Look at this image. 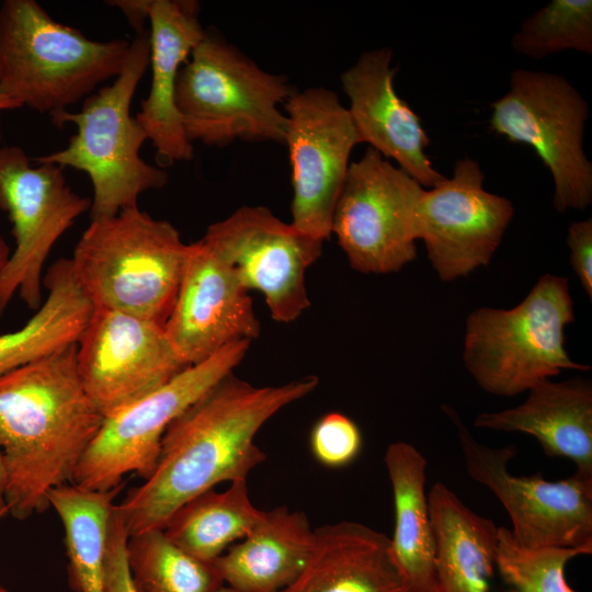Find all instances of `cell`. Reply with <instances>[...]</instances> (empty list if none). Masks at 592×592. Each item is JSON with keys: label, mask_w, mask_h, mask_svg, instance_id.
I'll return each instance as SVG.
<instances>
[{"label": "cell", "mask_w": 592, "mask_h": 592, "mask_svg": "<svg viewBox=\"0 0 592 592\" xmlns=\"http://www.w3.org/2000/svg\"><path fill=\"white\" fill-rule=\"evenodd\" d=\"M3 512L9 513V506L5 502V468L0 448V513Z\"/></svg>", "instance_id": "cell-35"}, {"label": "cell", "mask_w": 592, "mask_h": 592, "mask_svg": "<svg viewBox=\"0 0 592 592\" xmlns=\"http://www.w3.org/2000/svg\"><path fill=\"white\" fill-rule=\"evenodd\" d=\"M293 92L286 77L263 70L234 45L205 31L179 71L175 104L191 143L284 144L286 115L278 105Z\"/></svg>", "instance_id": "cell-7"}, {"label": "cell", "mask_w": 592, "mask_h": 592, "mask_svg": "<svg viewBox=\"0 0 592 592\" xmlns=\"http://www.w3.org/2000/svg\"><path fill=\"white\" fill-rule=\"evenodd\" d=\"M106 3L119 9L137 34L145 33L144 23L148 20V0H113Z\"/></svg>", "instance_id": "cell-34"}, {"label": "cell", "mask_w": 592, "mask_h": 592, "mask_svg": "<svg viewBox=\"0 0 592 592\" xmlns=\"http://www.w3.org/2000/svg\"><path fill=\"white\" fill-rule=\"evenodd\" d=\"M483 182L479 163L465 157L456 161L451 178L421 195L420 239L443 282L487 266L512 220V202L488 192Z\"/></svg>", "instance_id": "cell-16"}, {"label": "cell", "mask_w": 592, "mask_h": 592, "mask_svg": "<svg viewBox=\"0 0 592 592\" xmlns=\"http://www.w3.org/2000/svg\"><path fill=\"white\" fill-rule=\"evenodd\" d=\"M198 12L196 1L148 0L151 84L135 118L155 147L160 166L193 157L175 104V84L181 67L205 34Z\"/></svg>", "instance_id": "cell-19"}, {"label": "cell", "mask_w": 592, "mask_h": 592, "mask_svg": "<svg viewBox=\"0 0 592 592\" xmlns=\"http://www.w3.org/2000/svg\"><path fill=\"white\" fill-rule=\"evenodd\" d=\"M76 350L83 387L104 418L156 390L187 366L163 325L107 308H93Z\"/></svg>", "instance_id": "cell-15"}, {"label": "cell", "mask_w": 592, "mask_h": 592, "mask_svg": "<svg viewBox=\"0 0 592 592\" xmlns=\"http://www.w3.org/2000/svg\"><path fill=\"white\" fill-rule=\"evenodd\" d=\"M574 321L568 280L542 275L510 309L481 307L465 322L463 361L486 392L513 397L563 369L588 371L566 350V327Z\"/></svg>", "instance_id": "cell-6"}, {"label": "cell", "mask_w": 592, "mask_h": 592, "mask_svg": "<svg viewBox=\"0 0 592 592\" xmlns=\"http://www.w3.org/2000/svg\"><path fill=\"white\" fill-rule=\"evenodd\" d=\"M164 331L187 366L231 343L252 342L260 335L249 291L202 239L190 243Z\"/></svg>", "instance_id": "cell-17"}, {"label": "cell", "mask_w": 592, "mask_h": 592, "mask_svg": "<svg viewBox=\"0 0 592 592\" xmlns=\"http://www.w3.org/2000/svg\"><path fill=\"white\" fill-rule=\"evenodd\" d=\"M127 561L136 592H216L224 585L214 562L185 553L162 528L129 536Z\"/></svg>", "instance_id": "cell-28"}, {"label": "cell", "mask_w": 592, "mask_h": 592, "mask_svg": "<svg viewBox=\"0 0 592 592\" xmlns=\"http://www.w3.org/2000/svg\"><path fill=\"white\" fill-rule=\"evenodd\" d=\"M0 135H1V127H0Z\"/></svg>", "instance_id": "cell-40"}, {"label": "cell", "mask_w": 592, "mask_h": 592, "mask_svg": "<svg viewBox=\"0 0 592 592\" xmlns=\"http://www.w3.org/2000/svg\"><path fill=\"white\" fill-rule=\"evenodd\" d=\"M76 344L0 376L5 502L18 520L46 511L49 490L72 482L105 419L81 382Z\"/></svg>", "instance_id": "cell-2"}, {"label": "cell", "mask_w": 592, "mask_h": 592, "mask_svg": "<svg viewBox=\"0 0 592 592\" xmlns=\"http://www.w3.org/2000/svg\"><path fill=\"white\" fill-rule=\"evenodd\" d=\"M315 538L307 515L287 506L264 511L259 524L214 565L224 582L240 592H280L304 568Z\"/></svg>", "instance_id": "cell-22"}, {"label": "cell", "mask_w": 592, "mask_h": 592, "mask_svg": "<svg viewBox=\"0 0 592 592\" xmlns=\"http://www.w3.org/2000/svg\"><path fill=\"white\" fill-rule=\"evenodd\" d=\"M363 437L357 424L341 412L322 415L310 432L314 457L323 466L340 468L353 463L360 455Z\"/></svg>", "instance_id": "cell-31"}, {"label": "cell", "mask_w": 592, "mask_h": 592, "mask_svg": "<svg viewBox=\"0 0 592 592\" xmlns=\"http://www.w3.org/2000/svg\"><path fill=\"white\" fill-rule=\"evenodd\" d=\"M216 592H240V591L224 584Z\"/></svg>", "instance_id": "cell-38"}, {"label": "cell", "mask_w": 592, "mask_h": 592, "mask_svg": "<svg viewBox=\"0 0 592 592\" xmlns=\"http://www.w3.org/2000/svg\"><path fill=\"white\" fill-rule=\"evenodd\" d=\"M8 513H0V521L1 519H3ZM0 592H11L10 590H8L7 588L0 585Z\"/></svg>", "instance_id": "cell-39"}, {"label": "cell", "mask_w": 592, "mask_h": 592, "mask_svg": "<svg viewBox=\"0 0 592 592\" xmlns=\"http://www.w3.org/2000/svg\"><path fill=\"white\" fill-rule=\"evenodd\" d=\"M434 533L435 592H491L499 526L470 510L446 485L428 492Z\"/></svg>", "instance_id": "cell-23"}, {"label": "cell", "mask_w": 592, "mask_h": 592, "mask_svg": "<svg viewBox=\"0 0 592 592\" xmlns=\"http://www.w3.org/2000/svg\"><path fill=\"white\" fill-rule=\"evenodd\" d=\"M391 60L388 47L367 50L341 75L350 101L348 111L360 144L366 143L384 158L395 160L424 189H431L444 177L426 155L430 139L420 117L395 90L399 68L391 67Z\"/></svg>", "instance_id": "cell-18"}, {"label": "cell", "mask_w": 592, "mask_h": 592, "mask_svg": "<svg viewBox=\"0 0 592 592\" xmlns=\"http://www.w3.org/2000/svg\"><path fill=\"white\" fill-rule=\"evenodd\" d=\"M202 241L237 275L264 296L272 319L295 321L309 306L306 272L323 242L277 218L264 206H241L208 226Z\"/></svg>", "instance_id": "cell-13"}, {"label": "cell", "mask_w": 592, "mask_h": 592, "mask_svg": "<svg viewBox=\"0 0 592 592\" xmlns=\"http://www.w3.org/2000/svg\"><path fill=\"white\" fill-rule=\"evenodd\" d=\"M264 511L251 501L247 479L227 490L209 489L182 504L163 526L166 536L191 556L214 562L235 540L246 537Z\"/></svg>", "instance_id": "cell-27"}, {"label": "cell", "mask_w": 592, "mask_h": 592, "mask_svg": "<svg viewBox=\"0 0 592 592\" xmlns=\"http://www.w3.org/2000/svg\"><path fill=\"white\" fill-rule=\"evenodd\" d=\"M280 592H401L390 539L352 521L317 527L304 568Z\"/></svg>", "instance_id": "cell-21"}, {"label": "cell", "mask_w": 592, "mask_h": 592, "mask_svg": "<svg viewBox=\"0 0 592 592\" xmlns=\"http://www.w3.org/2000/svg\"><path fill=\"white\" fill-rule=\"evenodd\" d=\"M47 297L20 329L0 335V376L76 344L93 305L79 287L70 259L55 261L43 277Z\"/></svg>", "instance_id": "cell-25"}, {"label": "cell", "mask_w": 592, "mask_h": 592, "mask_svg": "<svg viewBox=\"0 0 592 592\" xmlns=\"http://www.w3.org/2000/svg\"><path fill=\"white\" fill-rule=\"evenodd\" d=\"M149 33L137 34L119 75L83 100L78 112L53 113L56 126L73 124L66 148L34 158L37 163L73 168L88 174L93 196L90 220L138 206L146 191L166 185L168 173L139 155L147 135L130 114L136 89L149 66Z\"/></svg>", "instance_id": "cell-3"}, {"label": "cell", "mask_w": 592, "mask_h": 592, "mask_svg": "<svg viewBox=\"0 0 592 592\" xmlns=\"http://www.w3.org/2000/svg\"><path fill=\"white\" fill-rule=\"evenodd\" d=\"M570 264L585 294L592 298V218L573 221L568 227Z\"/></svg>", "instance_id": "cell-33"}, {"label": "cell", "mask_w": 592, "mask_h": 592, "mask_svg": "<svg viewBox=\"0 0 592 592\" xmlns=\"http://www.w3.org/2000/svg\"><path fill=\"white\" fill-rule=\"evenodd\" d=\"M130 42L94 41L34 0L0 4V93L39 113L67 110L116 78Z\"/></svg>", "instance_id": "cell-5"}, {"label": "cell", "mask_w": 592, "mask_h": 592, "mask_svg": "<svg viewBox=\"0 0 592 592\" xmlns=\"http://www.w3.org/2000/svg\"><path fill=\"white\" fill-rule=\"evenodd\" d=\"M10 248L4 241L3 237L0 235V269L5 264L7 260L10 257Z\"/></svg>", "instance_id": "cell-36"}, {"label": "cell", "mask_w": 592, "mask_h": 592, "mask_svg": "<svg viewBox=\"0 0 592 592\" xmlns=\"http://www.w3.org/2000/svg\"><path fill=\"white\" fill-rule=\"evenodd\" d=\"M456 432L469 477L488 488L508 512L511 534L527 547L592 545V476L574 471L547 480L542 473L516 476L509 464L513 445L491 447L478 442L448 405L441 406Z\"/></svg>", "instance_id": "cell-11"}, {"label": "cell", "mask_w": 592, "mask_h": 592, "mask_svg": "<svg viewBox=\"0 0 592 592\" xmlns=\"http://www.w3.org/2000/svg\"><path fill=\"white\" fill-rule=\"evenodd\" d=\"M423 191L417 180L371 147L350 163L331 235L353 270L387 274L415 260Z\"/></svg>", "instance_id": "cell-10"}, {"label": "cell", "mask_w": 592, "mask_h": 592, "mask_svg": "<svg viewBox=\"0 0 592 592\" xmlns=\"http://www.w3.org/2000/svg\"><path fill=\"white\" fill-rule=\"evenodd\" d=\"M384 463L395 510L390 555L401 592H435L434 533L425 492L426 459L412 444L398 441L386 448Z\"/></svg>", "instance_id": "cell-24"}, {"label": "cell", "mask_w": 592, "mask_h": 592, "mask_svg": "<svg viewBox=\"0 0 592 592\" xmlns=\"http://www.w3.org/2000/svg\"><path fill=\"white\" fill-rule=\"evenodd\" d=\"M123 488L124 482L105 491L68 482L47 493L62 523L69 583L76 592H104L110 521Z\"/></svg>", "instance_id": "cell-26"}, {"label": "cell", "mask_w": 592, "mask_h": 592, "mask_svg": "<svg viewBox=\"0 0 592 592\" xmlns=\"http://www.w3.org/2000/svg\"><path fill=\"white\" fill-rule=\"evenodd\" d=\"M592 554L583 547H527L504 526H499L496 568L508 587L506 592H577L566 580L567 563Z\"/></svg>", "instance_id": "cell-29"}, {"label": "cell", "mask_w": 592, "mask_h": 592, "mask_svg": "<svg viewBox=\"0 0 592 592\" xmlns=\"http://www.w3.org/2000/svg\"><path fill=\"white\" fill-rule=\"evenodd\" d=\"M128 537L123 514L115 504L109 528L104 592H136L127 561Z\"/></svg>", "instance_id": "cell-32"}, {"label": "cell", "mask_w": 592, "mask_h": 592, "mask_svg": "<svg viewBox=\"0 0 592 592\" xmlns=\"http://www.w3.org/2000/svg\"><path fill=\"white\" fill-rule=\"evenodd\" d=\"M64 168L38 163L15 145L0 147V209L12 224L15 248L0 269V312L15 294L36 310L43 303V267L57 240L90 209Z\"/></svg>", "instance_id": "cell-12"}, {"label": "cell", "mask_w": 592, "mask_h": 592, "mask_svg": "<svg viewBox=\"0 0 592 592\" xmlns=\"http://www.w3.org/2000/svg\"><path fill=\"white\" fill-rule=\"evenodd\" d=\"M190 243L169 221L138 206L90 220L70 259L73 276L94 308L166 323Z\"/></svg>", "instance_id": "cell-4"}, {"label": "cell", "mask_w": 592, "mask_h": 592, "mask_svg": "<svg viewBox=\"0 0 592 592\" xmlns=\"http://www.w3.org/2000/svg\"><path fill=\"white\" fill-rule=\"evenodd\" d=\"M527 394L516 407L479 413L475 426L532 435L547 456L567 458L576 465V471L592 476L591 380L544 379Z\"/></svg>", "instance_id": "cell-20"}, {"label": "cell", "mask_w": 592, "mask_h": 592, "mask_svg": "<svg viewBox=\"0 0 592 592\" xmlns=\"http://www.w3.org/2000/svg\"><path fill=\"white\" fill-rule=\"evenodd\" d=\"M284 109V144L288 148L293 185L291 224L326 241L331 236L351 152L360 141L348 107L332 90H295Z\"/></svg>", "instance_id": "cell-14"}, {"label": "cell", "mask_w": 592, "mask_h": 592, "mask_svg": "<svg viewBox=\"0 0 592 592\" xmlns=\"http://www.w3.org/2000/svg\"><path fill=\"white\" fill-rule=\"evenodd\" d=\"M249 341L231 343L210 357L189 365L156 390L109 415L82 456L72 482L91 490H111L127 474L144 480L152 474L162 436L170 423L244 358Z\"/></svg>", "instance_id": "cell-9"}, {"label": "cell", "mask_w": 592, "mask_h": 592, "mask_svg": "<svg viewBox=\"0 0 592 592\" xmlns=\"http://www.w3.org/2000/svg\"><path fill=\"white\" fill-rule=\"evenodd\" d=\"M490 129L532 147L554 181L559 212L583 210L592 203V163L583 149L589 105L557 73L516 69L509 91L491 104Z\"/></svg>", "instance_id": "cell-8"}, {"label": "cell", "mask_w": 592, "mask_h": 592, "mask_svg": "<svg viewBox=\"0 0 592 592\" xmlns=\"http://www.w3.org/2000/svg\"><path fill=\"white\" fill-rule=\"evenodd\" d=\"M318 384L312 375L262 387L234 372L220 379L170 423L152 474L117 504L129 536L163 528L182 504L218 483L247 479L266 459L254 443L259 430Z\"/></svg>", "instance_id": "cell-1"}, {"label": "cell", "mask_w": 592, "mask_h": 592, "mask_svg": "<svg viewBox=\"0 0 592 592\" xmlns=\"http://www.w3.org/2000/svg\"><path fill=\"white\" fill-rule=\"evenodd\" d=\"M19 107L20 106L15 102H13L9 98H7L5 95L0 93V111H2V110H15V109H19Z\"/></svg>", "instance_id": "cell-37"}, {"label": "cell", "mask_w": 592, "mask_h": 592, "mask_svg": "<svg viewBox=\"0 0 592 592\" xmlns=\"http://www.w3.org/2000/svg\"><path fill=\"white\" fill-rule=\"evenodd\" d=\"M512 47L533 59L567 49L592 54V1L551 0L524 20Z\"/></svg>", "instance_id": "cell-30"}]
</instances>
